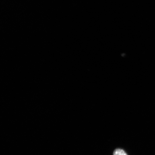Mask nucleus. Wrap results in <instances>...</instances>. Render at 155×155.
<instances>
[{"label": "nucleus", "mask_w": 155, "mask_h": 155, "mask_svg": "<svg viewBox=\"0 0 155 155\" xmlns=\"http://www.w3.org/2000/svg\"><path fill=\"white\" fill-rule=\"evenodd\" d=\"M113 155H128L125 151L122 149L117 148L114 151Z\"/></svg>", "instance_id": "f257e3e1"}]
</instances>
